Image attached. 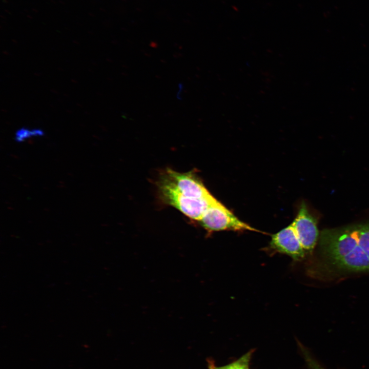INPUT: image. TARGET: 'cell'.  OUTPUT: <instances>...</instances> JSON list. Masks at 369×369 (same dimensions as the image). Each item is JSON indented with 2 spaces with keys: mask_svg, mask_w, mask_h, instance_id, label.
Returning <instances> with one entry per match:
<instances>
[{
  "mask_svg": "<svg viewBox=\"0 0 369 369\" xmlns=\"http://www.w3.org/2000/svg\"><path fill=\"white\" fill-rule=\"evenodd\" d=\"M320 252L328 266L340 272H369V222L323 230Z\"/></svg>",
  "mask_w": 369,
  "mask_h": 369,
  "instance_id": "obj_1",
  "label": "cell"
},
{
  "mask_svg": "<svg viewBox=\"0 0 369 369\" xmlns=\"http://www.w3.org/2000/svg\"><path fill=\"white\" fill-rule=\"evenodd\" d=\"M157 186L163 203L199 223L210 208L218 202L193 170L180 173L167 169L160 174Z\"/></svg>",
  "mask_w": 369,
  "mask_h": 369,
  "instance_id": "obj_2",
  "label": "cell"
},
{
  "mask_svg": "<svg viewBox=\"0 0 369 369\" xmlns=\"http://www.w3.org/2000/svg\"><path fill=\"white\" fill-rule=\"evenodd\" d=\"M199 223L210 232L224 230L259 231L240 220L219 201L210 208Z\"/></svg>",
  "mask_w": 369,
  "mask_h": 369,
  "instance_id": "obj_3",
  "label": "cell"
},
{
  "mask_svg": "<svg viewBox=\"0 0 369 369\" xmlns=\"http://www.w3.org/2000/svg\"><path fill=\"white\" fill-rule=\"evenodd\" d=\"M306 254L313 251L318 241L319 232L316 219L309 213L303 202L291 223Z\"/></svg>",
  "mask_w": 369,
  "mask_h": 369,
  "instance_id": "obj_4",
  "label": "cell"
},
{
  "mask_svg": "<svg viewBox=\"0 0 369 369\" xmlns=\"http://www.w3.org/2000/svg\"><path fill=\"white\" fill-rule=\"evenodd\" d=\"M269 247L295 260L303 259L306 254L292 224L272 236Z\"/></svg>",
  "mask_w": 369,
  "mask_h": 369,
  "instance_id": "obj_5",
  "label": "cell"
},
{
  "mask_svg": "<svg viewBox=\"0 0 369 369\" xmlns=\"http://www.w3.org/2000/svg\"><path fill=\"white\" fill-rule=\"evenodd\" d=\"M254 352V350L252 349L236 360L221 366H216L213 360L209 359L208 361L209 369H250V361Z\"/></svg>",
  "mask_w": 369,
  "mask_h": 369,
  "instance_id": "obj_6",
  "label": "cell"
},
{
  "mask_svg": "<svg viewBox=\"0 0 369 369\" xmlns=\"http://www.w3.org/2000/svg\"><path fill=\"white\" fill-rule=\"evenodd\" d=\"M44 132L40 129L29 130L27 128H22L16 132L15 139L16 141L21 142L32 136H42Z\"/></svg>",
  "mask_w": 369,
  "mask_h": 369,
  "instance_id": "obj_7",
  "label": "cell"
},
{
  "mask_svg": "<svg viewBox=\"0 0 369 369\" xmlns=\"http://www.w3.org/2000/svg\"><path fill=\"white\" fill-rule=\"evenodd\" d=\"M300 350L309 369H325L311 354L310 351L300 344Z\"/></svg>",
  "mask_w": 369,
  "mask_h": 369,
  "instance_id": "obj_8",
  "label": "cell"
}]
</instances>
